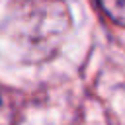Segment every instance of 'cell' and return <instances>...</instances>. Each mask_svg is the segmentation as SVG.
I'll return each mask as SVG.
<instances>
[{"label":"cell","mask_w":125,"mask_h":125,"mask_svg":"<svg viewBox=\"0 0 125 125\" xmlns=\"http://www.w3.org/2000/svg\"><path fill=\"white\" fill-rule=\"evenodd\" d=\"M70 12L62 0H12L6 29L27 61L51 57L70 29Z\"/></svg>","instance_id":"obj_1"},{"label":"cell","mask_w":125,"mask_h":125,"mask_svg":"<svg viewBox=\"0 0 125 125\" xmlns=\"http://www.w3.org/2000/svg\"><path fill=\"white\" fill-rule=\"evenodd\" d=\"M104 12L119 25H125V0H98Z\"/></svg>","instance_id":"obj_2"},{"label":"cell","mask_w":125,"mask_h":125,"mask_svg":"<svg viewBox=\"0 0 125 125\" xmlns=\"http://www.w3.org/2000/svg\"><path fill=\"white\" fill-rule=\"evenodd\" d=\"M0 125H12V113H10V107L4 105L2 98H0Z\"/></svg>","instance_id":"obj_3"}]
</instances>
